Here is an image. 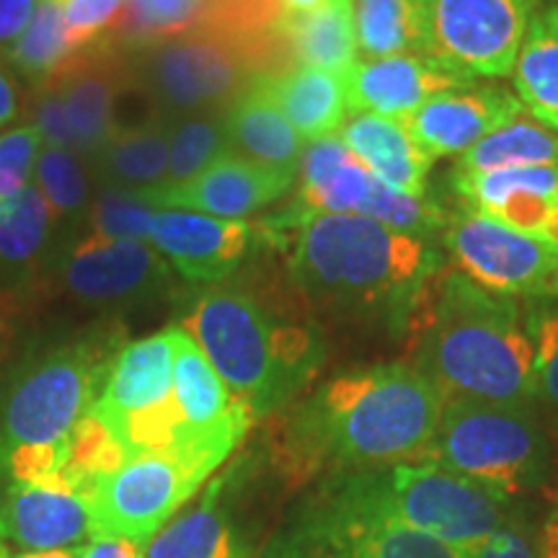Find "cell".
<instances>
[{"mask_svg":"<svg viewBox=\"0 0 558 558\" xmlns=\"http://www.w3.org/2000/svg\"><path fill=\"white\" fill-rule=\"evenodd\" d=\"M230 150L279 171H300L305 140L284 120L259 81H254L226 107Z\"/></svg>","mask_w":558,"mask_h":558,"instance_id":"29","label":"cell"},{"mask_svg":"<svg viewBox=\"0 0 558 558\" xmlns=\"http://www.w3.org/2000/svg\"><path fill=\"white\" fill-rule=\"evenodd\" d=\"M525 114L518 96L499 86H465L445 90L418 107L407 120L416 145L427 156H463L486 135Z\"/></svg>","mask_w":558,"mask_h":558,"instance_id":"20","label":"cell"},{"mask_svg":"<svg viewBox=\"0 0 558 558\" xmlns=\"http://www.w3.org/2000/svg\"><path fill=\"white\" fill-rule=\"evenodd\" d=\"M442 243L465 277L507 298L558 300V248L463 209L452 213Z\"/></svg>","mask_w":558,"mask_h":558,"instance_id":"13","label":"cell"},{"mask_svg":"<svg viewBox=\"0 0 558 558\" xmlns=\"http://www.w3.org/2000/svg\"><path fill=\"white\" fill-rule=\"evenodd\" d=\"M148 543L122 535H94L81 546V558H145Z\"/></svg>","mask_w":558,"mask_h":558,"instance_id":"44","label":"cell"},{"mask_svg":"<svg viewBox=\"0 0 558 558\" xmlns=\"http://www.w3.org/2000/svg\"><path fill=\"white\" fill-rule=\"evenodd\" d=\"M295 171L267 169L235 153L215 160L197 179L179 186L145 190L158 209H186L222 220H248L251 215L277 205L295 184Z\"/></svg>","mask_w":558,"mask_h":558,"instance_id":"19","label":"cell"},{"mask_svg":"<svg viewBox=\"0 0 558 558\" xmlns=\"http://www.w3.org/2000/svg\"><path fill=\"white\" fill-rule=\"evenodd\" d=\"M230 140L226 124V109L194 111V114L171 120V150L169 171L163 186H179L197 179L215 160L228 156Z\"/></svg>","mask_w":558,"mask_h":558,"instance_id":"35","label":"cell"},{"mask_svg":"<svg viewBox=\"0 0 558 558\" xmlns=\"http://www.w3.org/2000/svg\"><path fill=\"white\" fill-rule=\"evenodd\" d=\"M215 471V463L181 450L124 458L114 471L88 484L94 535H122L148 543L173 514L190 505Z\"/></svg>","mask_w":558,"mask_h":558,"instance_id":"9","label":"cell"},{"mask_svg":"<svg viewBox=\"0 0 558 558\" xmlns=\"http://www.w3.org/2000/svg\"><path fill=\"white\" fill-rule=\"evenodd\" d=\"M509 166H558V135L520 114L460 156L458 171L481 173Z\"/></svg>","mask_w":558,"mask_h":558,"instance_id":"34","label":"cell"},{"mask_svg":"<svg viewBox=\"0 0 558 558\" xmlns=\"http://www.w3.org/2000/svg\"><path fill=\"white\" fill-rule=\"evenodd\" d=\"M120 326L101 324L39 352L19 373L0 407V481H29L65 471L120 349Z\"/></svg>","mask_w":558,"mask_h":558,"instance_id":"5","label":"cell"},{"mask_svg":"<svg viewBox=\"0 0 558 558\" xmlns=\"http://www.w3.org/2000/svg\"><path fill=\"white\" fill-rule=\"evenodd\" d=\"M83 54L86 52L78 50L73 39L68 37L58 3L54 0H37L29 26L13 45L5 62L21 81L29 83L32 90H37L52 88L62 75H68L70 70L78 65Z\"/></svg>","mask_w":558,"mask_h":558,"instance_id":"32","label":"cell"},{"mask_svg":"<svg viewBox=\"0 0 558 558\" xmlns=\"http://www.w3.org/2000/svg\"><path fill=\"white\" fill-rule=\"evenodd\" d=\"M407 331L409 365L445 399L530 403L533 347L518 300L488 292L460 269H439L424 288Z\"/></svg>","mask_w":558,"mask_h":558,"instance_id":"3","label":"cell"},{"mask_svg":"<svg viewBox=\"0 0 558 558\" xmlns=\"http://www.w3.org/2000/svg\"><path fill=\"white\" fill-rule=\"evenodd\" d=\"M339 137L375 179L409 194L427 190L432 158L411 137L407 122L354 111L341 124Z\"/></svg>","mask_w":558,"mask_h":558,"instance_id":"23","label":"cell"},{"mask_svg":"<svg viewBox=\"0 0 558 558\" xmlns=\"http://www.w3.org/2000/svg\"><path fill=\"white\" fill-rule=\"evenodd\" d=\"M424 54L465 78H505L514 70L538 0H418Z\"/></svg>","mask_w":558,"mask_h":558,"instance_id":"12","label":"cell"},{"mask_svg":"<svg viewBox=\"0 0 558 558\" xmlns=\"http://www.w3.org/2000/svg\"><path fill=\"white\" fill-rule=\"evenodd\" d=\"M275 45L282 70L316 68L347 75L360 60L352 0H339L311 13L284 16L275 26Z\"/></svg>","mask_w":558,"mask_h":558,"instance_id":"25","label":"cell"},{"mask_svg":"<svg viewBox=\"0 0 558 558\" xmlns=\"http://www.w3.org/2000/svg\"><path fill=\"white\" fill-rule=\"evenodd\" d=\"M512 81L525 111L541 124L558 130V3L535 11Z\"/></svg>","mask_w":558,"mask_h":558,"instance_id":"31","label":"cell"},{"mask_svg":"<svg viewBox=\"0 0 558 558\" xmlns=\"http://www.w3.org/2000/svg\"><path fill=\"white\" fill-rule=\"evenodd\" d=\"M463 558H541V535H535L533 525L512 509L492 535L463 548Z\"/></svg>","mask_w":558,"mask_h":558,"instance_id":"41","label":"cell"},{"mask_svg":"<svg viewBox=\"0 0 558 558\" xmlns=\"http://www.w3.org/2000/svg\"><path fill=\"white\" fill-rule=\"evenodd\" d=\"M62 290L86 308L130 311L171 295L177 275L150 243L86 235L58 267Z\"/></svg>","mask_w":558,"mask_h":558,"instance_id":"14","label":"cell"},{"mask_svg":"<svg viewBox=\"0 0 558 558\" xmlns=\"http://www.w3.org/2000/svg\"><path fill=\"white\" fill-rule=\"evenodd\" d=\"M173 409L177 442L171 450L205 458L220 469L254 427V418L233 399L202 349L177 326L173 352Z\"/></svg>","mask_w":558,"mask_h":558,"instance_id":"15","label":"cell"},{"mask_svg":"<svg viewBox=\"0 0 558 558\" xmlns=\"http://www.w3.org/2000/svg\"><path fill=\"white\" fill-rule=\"evenodd\" d=\"M0 558H11V548L5 546L3 538H0Z\"/></svg>","mask_w":558,"mask_h":558,"instance_id":"49","label":"cell"},{"mask_svg":"<svg viewBox=\"0 0 558 558\" xmlns=\"http://www.w3.org/2000/svg\"><path fill=\"white\" fill-rule=\"evenodd\" d=\"M525 331L533 347V369H530L533 399L558 411V300H527Z\"/></svg>","mask_w":558,"mask_h":558,"instance_id":"38","label":"cell"},{"mask_svg":"<svg viewBox=\"0 0 558 558\" xmlns=\"http://www.w3.org/2000/svg\"><path fill=\"white\" fill-rule=\"evenodd\" d=\"M318 484L367 518L452 548L484 541L514 509L512 499L427 460L337 473Z\"/></svg>","mask_w":558,"mask_h":558,"instance_id":"6","label":"cell"},{"mask_svg":"<svg viewBox=\"0 0 558 558\" xmlns=\"http://www.w3.org/2000/svg\"><path fill=\"white\" fill-rule=\"evenodd\" d=\"M94 535L88 484L68 471L13 481L0 494V538L21 554L78 548Z\"/></svg>","mask_w":558,"mask_h":558,"instance_id":"16","label":"cell"},{"mask_svg":"<svg viewBox=\"0 0 558 558\" xmlns=\"http://www.w3.org/2000/svg\"><path fill=\"white\" fill-rule=\"evenodd\" d=\"M54 3L65 21L68 37L78 50L88 52L111 45L124 0H54Z\"/></svg>","mask_w":558,"mask_h":558,"instance_id":"39","label":"cell"},{"mask_svg":"<svg viewBox=\"0 0 558 558\" xmlns=\"http://www.w3.org/2000/svg\"><path fill=\"white\" fill-rule=\"evenodd\" d=\"M19 114V90L11 75L0 68V130Z\"/></svg>","mask_w":558,"mask_h":558,"instance_id":"45","label":"cell"},{"mask_svg":"<svg viewBox=\"0 0 558 558\" xmlns=\"http://www.w3.org/2000/svg\"><path fill=\"white\" fill-rule=\"evenodd\" d=\"M445 393L409 362L349 369L284 409L277 469L290 484L422 460Z\"/></svg>","mask_w":558,"mask_h":558,"instance_id":"1","label":"cell"},{"mask_svg":"<svg viewBox=\"0 0 558 558\" xmlns=\"http://www.w3.org/2000/svg\"><path fill=\"white\" fill-rule=\"evenodd\" d=\"M47 271H54L52 218L32 181L0 205V284L21 290Z\"/></svg>","mask_w":558,"mask_h":558,"instance_id":"28","label":"cell"},{"mask_svg":"<svg viewBox=\"0 0 558 558\" xmlns=\"http://www.w3.org/2000/svg\"><path fill=\"white\" fill-rule=\"evenodd\" d=\"M264 241H269L264 222L222 220L186 209H160L148 235L173 275L190 284L230 279Z\"/></svg>","mask_w":558,"mask_h":558,"instance_id":"17","label":"cell"},{"mask_svg":"<svg viewBox=\"0 0 558 558\" xmlns=\"http://www.w3.org/2000/svg\"><path fill=\"white\" fill-rule=\"evenodd\" d=\"M452 190L465 207L558 248V166H509L452 171Z\"/></svg>","mask_w":558,"mask_h":558,"instance_id":"18","label":"cell"},{"mask_svg":"<svg viewBox=\"0 0 558 558\" xmlns=\"http://www.w3.org/2000/svg\"><path fill=\"white\" fill-rule=\"evenodd\" d=\"M37 0H0V60L5 62L34 16Z\"/></svg>","mask_w":558,"mask_h":558,"instance_id":"43","label":"cell"},{"mask_svg":"<svg viewBox=\"0 0 558 558\" xmlns=\"http://www.w3.org/2000/svg\"><path fill=\"white\" fill-rule=\"evenodd\" d=\"M58 90L62 107L78 140L81 158L86 163L101 145L120 128L117 122V101L128 86V70H124L122 50L104 45L83 54V60L68 75L52 86Z\"/></svg>","mask_w":558,"mask_h":558,"instance_id":"22","label":"cell"},{"mask_svg":"<svg viewBox=\"0 0 558 558\" xmlns=\"http://www.w3.org/2000/svg\"><path fill=\"white\" fill-rule=\"evenodd\" d=\"M19 558H81V546L62 548V550H45V554H21Z\"/></svg>","mask_w":558,"mask_h":558,"instance_id":"48","label":"cell"},{"mask_svg":"<svg viewBox=\"0 0 558 558\" xmlns=\"http://www.w3.org/2000/svg\"><path fill=\"white\" fill-rule=\"evenodd\" d=\"M171 117L150 111L143 122L120 124L88 160L96 186L145 192L163 186L169 171Z\"/></svg>","mask_w":558,"mask_h":558,"instance_id":"24","label":"cell"},{"mask_svg":"<svg viewBox=\"0 0 558 558\" xmlns=\"http://www.w3.org/2000/svg\"><path fill=\"white\" fill-rule=\"evenodd\" d=\"M541 558H558V494L541 530Z\"/></svg>","mask_w":558,"mask_h":558,"instance_id":"46","label":"cell"},{"mask_svg":"<svg viewBox=\"0 0 558 558\" xmlns=\"http://www.w3.org/2000/svg\"><path fill=\"white\" fill-rule=\"evenodd\" d=\"M357 215H365V218L390 230H399V233L418 235V239H429L437 230L448 228L450 222V213H445L437 202L424 197V194L393 190L375 177L369 181Z\"/></svg>","mask_w":558,"mask_h":558,"instance_id":"36","label":"cell"},{"mask_svg":"<svg viewBox=\"0 0 558 558\" xmlns=\"http://www.w3.org/2000/svg\"><path fill=\"white\" fill-rule=\"evenodd\" d=\"M130 90L153 111L184 117L226 109L243 88L269 73V62L248 41L215 32H192L156 45L122 50Z\"/></svg>","mask_w":558,"mask_h":558,"instance_id":"8","label":"cell"},{"mask_svg":"<svg viewBox=\"0 0 558 558\" xmlns=\"http://www.w3.org/2000/svg\"><path fill=\"white\" fill-rule=\"evenodd\" d=\"M173 352L177 326L124 344L90 409L88 416L109 432L128 458L171 450L177 442Z\"/></svg>","mask_w":558,"mask_h":558,"instance_id":"10","label":"cell"},{"mask_svg":"<svg viewBox=\"0 0 558 558\" xmlns=\"http://www.w3.org/2000/svg\"><path fill=\"white\" fill-rule=\"evenodd\" d=\"M41 135L29 122L0 135V205L34 181Z\"/></svg>","mask_w":558,"mask_h":558,"instance_id":"40","label":"cell"},{"mask_svg":"<svg viewBox=\"0 0 558 558\" xmlns=\"http://www.w3.org/2000/svg\"><path fill=\"white\" fill-rule=\"evenodd\" d=\"M160 209L145 192L96 186L88 235L104 241H145Z\"/></svg>","mask_w":558,"mask_h":558,"instance_id":"37","label":"cell"},{"mask_svg":"<svg viewBox=\"0 0 558 558\" xmlns=\"http://www.w3.org/2000/svg\"><path fill=\"white\" fill-rule=\"evenodd\" d=\"M256 558H463V548L367 518L316 484Z\"/></svg>","mask_w":558,"mask_h":558,"instance_id":"11","label":"cell"},{"mask_svg":"<svg viewBox=\"0 0 558 558\" xmlns=\"http://www.w3.org/2000/svg\"><path fill=\"white\" fill-rule=\"evenodd\" d=\"M256 81L305 143L337 135L347 122L344 75L316 68H288L259 75Z\"/></svg>","mask_w":558,"mask_h":558,"instance_id":"30","label":"cell"},{"mask_svg":"<svg viewBox=\"0 0 558 558\" xmlns=\"http://www.w3.org/2000/svg\"><path fill=\"white\" fill-rule=\"evenodd\" d=\"M34 184L45 194L52 218V259L54 271L65 256L88 235L90 207L96 184L86 158L65 148L41 145Z\"/></svg>","mask_w":558,"mask_h":558,"instance_id":"26","label":"cell"},{"mask_svg":"<svg viewBox=\"0 0 558 558\" xmlns=\"http://www.w3.org/2000/svg\"><path fill=\"white\" fill-rule=\"evenodd\" d=\"M442 259L427 239L399 233L365 215H311L292 228L290 277L313 303L386 316L407 329Z\"/></svg>","mask_w":558,"mask_h":558,"instance_id":"4","label":"cell"},{"mask_svg":"<svg viewBox=\"0 0 558 558\" xmlns=\"http://www.w3.org/2000/svg\"><path fill=\"white\" fill-rule=\"evenodd\" d=\"M357 50L365 60L424 54V19L418 0H352Z\"/></svg>","mask_w":558,"mask_h":558,"instance_id":"33","label":"cell"},{"mask_svg":"<svg viewBox=\"0 0 558 558\" xmlns=\"http://www.w3.org/2000/svg\"><path fill=\"white\" fill-rule=\"evenodd\" d=\"M347 104L352 111L407 122L418 107L445 90L473 86L429 54H396L380 60H357L344 75Z\"/></svg>","mask_w":558,"mask_h":558,"instance_id":"21","label":"cell"},{"mask_svg":"<svg viewBox=\"0 0 558 558\" xmlns=\"http://www.w3.org/2000/svg\"><path fill=\"white\" fill-rule=\"evenodd\" d=\"M179 329L254 422L292 407L326 360L324 333L311 318L243 279L186 292Z\"/></svg>","mask_w":558,"mask_h":558,"instance_id":"2","label":"cell"},{"mask_svg":"<svg viewBox=\"0 0 558 558\" xmlns=\"http://www.w3.org/2000/svg\"><path fill=\"white\" fill-rule=\"evenodd\" d=\"M422 460L514 499L546 484L550 445L530 403L448 399Z\"/></svg>","mask_w":558,"mask_h":558,"instance_id":"7","label":"cell"},{"mask_svg":"<svg viewBox=\"0 0 558 558\" xmlns=\"http://www.w3.org/2000/svg\"><path fill=\"white\" fill-rule=\"evenodd\" d=\"M29 117L32 128L39 130L41 143L52 145V148H65L78 153V140L73 135V128H70V120L65 114V107H62L58 90L54 88H37L32 90L29 101Z\"/></svg>","mask_w":558,"mask_h":558,"instance_id":"42","label":"cell"},{"mask_svg":"<svg viewBox=\"0 0 558 558\" xmlns=\"http://www.w3.org/2000/svg\"><path fill=\"white\" fill-rule=\"evenodd\" d=\"M226 481H215L192 507L166 522L148 541L145 558H251L246 538L222 501Z\"/></svg>","mask_w":558,"mask_h":558,"instance_id":"27","label":"cell"},{"mask_svg":"<svg viewBox=\"0 0 558 558\" xmlns=\"http://www.w3.org/2000/svg\"><path fill=\"white\" fill-rule=\"evenodd\" d=\"M277 5V11L282 16H295V13H311L316 9H324V5L339 3V0H271Z\"/></svg>","mask_w":558,"mask_h":558,"instance_id":"47","label":"cell"}]
</instances>
